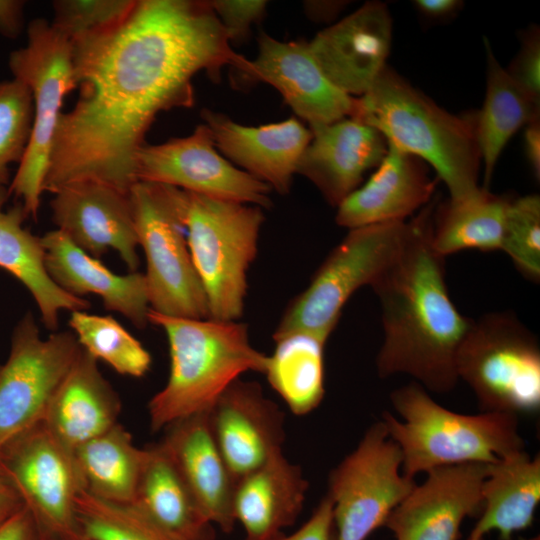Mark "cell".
<instances>
[{"mask_svg":"<svg viewBox=\"0 0 540 540\" xmlns=\"http://www.w3.org/2000/svg\"><path fill=\"white\" fill-rule=\"evenodd\" d=\"M79 97L61 114L43 192L95 181L129 193L135 159L156 116L194 105L193 77L224 66L242 74L210 1L136 0L116 27L72 44Z\"/></svg>","mask_w":540,"mask_h":540,"instance_id":"cell-1","label":"cell"},{"mask_svg":"<svg viewBox=\"0 0 540 540\" xmlns=\"http://www.w3.org/2000/svg\"><path fill=\"white\" fill-rule=\"evenodd\" d=\"M434 210L429 202L410 220L400 253L371 286L383 327L376 368L382 378L406 374L426 390L448 393L459 381L456 356L473 319L450 298L445 257L431 241Z\"/></svg>","mask_w":540,"mask_h":540,"instance_id":"cell-2","label":"cell"},{"mask_svg":"<svg viewBox=\"0 0 540 540\" xmlns=\"http://www.w3.org/2000/svg\"><path fill=\"white\" fill-rule=\"evenodd\" d=\"M350 118L375 128L388 144L432 166L449 198L479 187L475 115L449 113L389 66L364 95L355 97Z\"/></svg>","mask_w":540,"mask_h":540,"instance_id":"cell-3","label":"cell"},{"mask_svg":"<svg viewBox=\"0 0 540 540\" xmlns=\"http://www.w3.org/2000/svg\"><path fill=\"white\" fill-rule=\"evenodd\" d=\"M148 322L164 330L170 354L168 380L148 403L152 431L210 410L243 373L264 374L268 355L252 346L245 323L172 317L151 309Z\"/></svg>","mask_w":540,"mask_h":540,"instance_id":"cell-4","label":"cell"},{"mask_svg":"<svg viewBox=\"0 0 540 540\" xmlns=\"http://www.w3.org/2000/svg\"><path fill=\"white\" fill-rule=\"evenodd\" d=\"M390 402L397 416L384 412L381 420L400 450L403 473L412 479L433 468L492 464L525 450L514 414L454 412L416 382L393 390Z\"/></svg>","mask_w":540,"mask_h":540,"instance_id":"cell-5","label":"cell"},{"mask_svg":"<svg viewBox=\"0 0 540 540\" xmlns=\"http://www.w3.org/2000/svg\"><path fill=\"white\" fill-rule=\"evenodd\" d=\"M263 222L259 206L185 191L187 242L210 318L237 321L243 315Z\"/></svg>","mask_w":540,"mask_h":540,"instance_id":"cell-6","label":"cell"},{"mask_svg":"<svg viewBox=\"0 0 540 540\" xmlns=\"http://www.w3.org/2000/svg\"><path fill=\"white\" fill-rule=\"evenodd\" d=\"M150 309L172 317L210 318L205 291L189 250L184 223L185 191L136 182L129 192Z\"/></svg>","mask_w":540,"mask_h":540,"instance_id":"cell-7","label":"cell"},{"mask_svg":"<svg viewBox=\"0 0 540 540\" xmlns=\"http://www.w3.org/2000/svg\"><path fill=\"white\" fill-rule=\"evenodd\" d=\"M410 230V220L349 229L308 286L289 302L273 339L303 331L327 342L347 301L361 287L374 284L398 256Z\"/></svg>","mask_w":540,"mask_h":540,"instance_id":"cell-8","label":"cell"},{"mask_svg":"<svg viewBox=\"0 0 540 540\" xmlns=\"http://www.w3.org/2000/svg\"><path fill=\"white\" fill-rule=\"evenodd\" d=\"M456 373L482 412L518 416L540 409L539 344L510 312L473 320L457 352Z\"/></svg>","mask_w":540,"mask_h":540,"instance_id":"cell-9","label":"cell"},{"mask_svg":"<svg viewBox=\"0 0 540 540\" xmlns=\"http://www.w3.org/2000/svg\"><path fill=\"white\" fill-rule=\"evenodd\" d=\"M13 78L23 82L33 100L31 137L8 188L27 216L37 220L55 131L66 95L76 88L71 42L45 19L32 20L27 43L9 55Z\"/></svg>","mask_w":540,"mask_h":540,"instance_id":"cell-10","label":"cell"},{"mask_svg":"<svg viewBox=\"0 0 540 540\" xmlns=\"http://www.w3.org/2000/svg\"><path fill=\"white\" fill-rule=\"evenodd\" d=\"M415 484L403 473L400 450L382 420L373 423L329 474L334 540H366Z\"/></svg>","mask_w":540,"mask_h":540,"instance_id":"cell-11","label":"cell"},{"mask_svg":"<svg viewBox=\"0 0 540 540\" xmlns=\"http://www.w3.org/2000/svg\"><path fill=\"white\" fill-rule=\"evenodd\" d=\"M0 469L47 540H83L76 514L83 483L74 453L42 421L0 448Z\"/></svg>","mask_w":540,"mask_h":540,"instance_id":"cell-12","label":"cell"},{"mask_svg":"<svg viewBox=\"0 0 540 540\" xmlns=\"http://www.w3.org/2000/svg\"><path fill=\"white\" fill-rule=\"evenodd\" d=\"M81 348L75 334L68 331L43 339L31 312L19 321L9 356L0 365V448L43 420Z\"/></svg>","mask_w":540,"mask_h":540,"instance_id":"cell-13","label":"cell"},{"mask_svg":"<svg viewBox=\"0 0 540 540\" xmlns=\"http://www.w3.org/2000/svg\"><path fill=\"white\" fill-rule=\"evenodd\" d=\"M137 182L158 183L184 191L269 208L271 188L237 168L217 150L206 124L161 144H144L135 159Z\"/></svg>","mask_w":540,"mask_h":540,"instance_id":"cell-14","label":"cell"},{"mask_svg":"<svg viewBox=\"0 0 540 540\" xmlns=\"http://www.w3.org/2000/svg\"><path fill=\"white\" fill-rule=\"evenodd\" d=\"M488 465L463 463L427 471L384 526L395 540H458L463 521L482 507Z\"/></svg>","mask_w":540,"mask_h":540,"instance_id":"cell-15","label":"cell"},{"mask_svg":"<svg viewBox=\"0 0 540 540\" xmlns=\"http://www.w3.org/2000/svg\"><path fill=\"white\" fill-rule=\"evenodd\" d=\"M392 31L386 4L369 1L307 43L328 80L345 94L360 97L386 66Z\"/></svg>","mask_w":540,"mask_h":540,"instance_id":"cell-16","label":"cell"},{"mask_svg":"<svg viewBox=\"0 0 540 540\" xmlns=\"http://www.w3.org/2000/svg\"><path fill=\"white\" fill-rule=\"evenodd\" d=\"M50 202L52 220L76 246L99 259L109 249L136 272L139 246L129 193L95 181L67 184Z\"/></svg>","mask_w":540,"mask_h":540,"instance_id":"cell-17","label":"cell"},{"mask_svg":"<svg viewBox=\"0 0 540 540\" xmlns=\"http://www.w3.org/2000/svg\"><path fill=\"white\" fill-rule=\"evenodd\" d=\"M246 79L272 85L309 128L351 117L355 97L334 86L314 60L305 41H280L265 32Z\"/></svg>","mask_w":540,"mask_h":540,"instance_id":"cell-18","label":"cell"},{"mask_svg":"<svg viewBox=\"0 0 540 540\" xmlns=\"http://www.w3.org/2000/svg\"><path fill=\"white\" fill-rule=\"evenodd\" d=\"M217 446L237 483L282 452L284 417L252 381H234L209 410Z\"/></svg>","mask_w":540,"mask_h":540,"instance_id":"cell-19","label":"cell"},{"mask_svg":"<svg viewBox=\"0 0 540 540\" xmlns=\"http://www.w3.org/2000/svg\"><path fill=\"white\" fill-rule=\"evenodd\" d=\"M201 118L219 150L241 170L287 194L298 161L312 133L297 118L260 126H246L227 115L204 108Z\"/></svg>","mask_w":540,"mask_h":540,"instance_id":"cell-20","label":"cell"},{"mask_svg":"<svg viewBox=\"0 0 540 540\" xmlns=\"http://www.w3.org/2000/svg\"><path fill=\"white\" fill-rule=\"evenodd\" d=\"M309 129L312 139L296 173L310 180L326 201L337 207L358 188L365 172L380 164L388 143L375 128L350 117Z\"/></svg>","mask_w":540,"mask_h":540,"instance_id":"cell-21","label":"cell"},{"mask_svg":"<svg viewBox=\"0 0 540 540\" xmlns=\"http://www.w3.org/2000/svg\"><path fill=\"white\" fill-rule=\"evenodd\" d=\"M160 441L206 518L226 533L233 530L236 482L214 439L209 410L172 422Z\"/></svg>","mask_w":540,"mask_h":540,"instance_id":"cell-22","label":"cell"},{"mask_svg":"<svg viewBox=\"0 0 540 540\" xmlns=\"http://www.w3.org/2000/svg\"><path fill=\"white\" fill-rule=\"evenodd\" d=\"M436 180L418 157L388 144L377 170L338 206L336 223L353 229L405 219L431 202Z\"/></svg>","mask_w":540,"mask_h":540,"instance_id":"cell-23","label":"cell"},{"mask_svg":"<svg viewBox=\"0 0 540 540\" xmlns=\"http://www.w3.org/2000/svg\"><path fill=\"white\" fill-rule=\"evenodd\" d=\"M44 262L51 279L65 292L80 298L99 296L106 309L144 328L150 310L144 273L118 275L76 246L56 229L41 237Z\"/></svg>","mask_w":540,"mask_h":540,"instance_id":"cell-24","label":"cell"},{"mask_svg":"<svg viewBox=\"0 0 540 540\" xmlns=\"http://www.w3.org/2000/svg\"><path fill=\"white\" fill-rule=\"evenodd\" d=\"M97 363V359L81 348L54 392L42 420L73 452L118 423L120 398Z\"/></svg>","mask_w":540,"mask_h":540,"instance_id":"cell-25","label":"cell"},{"mask_svg":"<svg viewBox=\"0 0 540 540\" xmlns=\"http://www.w3.org/2000/svg\"><path fill=\"white\" fill-rule=\"evenodd\" d=\"M308 490L301 468L282 452L240 479L233 495V513L245 540H273L299 516Z\"/></svg>","mask_w":540,"mask_h":540,"instance_id":"cell-26","label":"cell"},{"mask_svg":"<svg viewBox=\"0 0 540 540\" xmlns=\"http://www.w3.org/2000/svg\"><path fill=\"white\" fill-rule=\"evenodd\" d=\"M8 188L0 187V268L18 279L30 292L41 320L49 330H56L61 311H86L90 303L61 289L49 276L44 262L41 237L24 227L28 217L23 206L5 208Z\"/></svg>","mask_w":540,"mask_h":540,"instance_id":"cell-27","label":"cell"},{"mask_svg":"<svg viewBox=\"0 0 540 540\" xmlns=\"http://www.w3.org/2000/svg\"><path fill=\"white\" fill-rule=\"evenodd\" d=\"M540 502V457L525 450L488 465L482 484V514L468 540L496 531L500 540L531 526Z\"/></svg>","mask_w":540,"mask_h":540,"instance_id":"cell-28","label":"cell"},{"mask_svg":"<svg viewBox=\"0 0 540 540\" xmlns=\"http://www.w3.org/2000/svg\"><path fill=\"white\" fill-rule=\"evenodd\" d=\"M132 504L177 540L215 539L214 525L200 509L160 442L145 448Z\"/></svg>","mask_w":540,"mask_h":540,"instance_id":"cell-29","label":"cell"},{"mask_svg":"<svg viewBox=\"0 0 540 540\" xmlns=\"http://www.w3.org/2000/svg\"><path fill=\"white\" fill-rule=\"evenodd\" d=\"M510 200L479 186L439 204L431 235L434 250L442 257L466 249L501 250Z\"/></svg>","mask_w":540,"mask_h":540,"instance_id":"cell-30","label":"cell"},{"mask_svg":"<svg viewBox=\"0 0 540 540\" xmlns=\"http://www.w3.org/2000/svg\"><path fill=\"white\" fill-rule=\"evenodd\" d=\"M487 56L486 94L475 115V134L484 165V188L510 138L524 125L539 117V103L509 75L494 56L485 38Z\"/></svg>","mask_w":540,"mask_h":540,"instance_id":"cell-31","label":"cell"},{"mask_svg":"<svg viewBox=\"0 0 540 540\" xmlns=\"http://www.w3.org/2000/svg\"><path fill=\"white\" fill-rule=\"evenodd\" d=\"M83 489L117 504H132L142 473L145 448L119 423L74 450Z\"/></svg>","mask_w":540,"mask_h":540,"instance_id":"cell-32","label":"cell"},{"mask_svg":"<svg viewBox=\"0 0 540 540\" xmlns=\"http://www.w3.org/2000/svg\"><path fill=\"white\" fill-rule=\"evenodd\" d=\"M275 348L267 357L264 374L290 411L304 416L323 400L324 347L326 341L296 331L274 338Z\"/></svg>","mask_w":540,"mask_h":540,"instance_id":"cell-33","label":"cell"},{"mask_svg":"<svg viewBox=\"0 0 540 540\" xmlns=\"http://www.w3.org/2000/svg\"><path fill=\"white\" fill-rule=\"evenodd\" d=\"M69 325L84 350L119 374L140 378L149 371L150 353L111 316L73 311Z\"/></svg>","mask_w":540,"mask_h":540,"instance_id":"cell-34","label":"cell"},{"mask_svg":"<svg viewBox=\"0 0 540 540\" xmlns=\"http://www.w3.org/2000/svg\"><path fill=\"white\" fill-rule=\"evenodd\" d=\"M76 514L83 540H177L135 505L104 501L84 489Z\"/></svg>","mask_w":540,"mask_h":540,"instance_id":"cell-35","label":"cell"},{"mask_svg":"<svg viewBox=\"0 0 540 540\" xmlns=\"http://www.w3.org/2000/svg\"><path fill=\"white\" fill-rule=\"evenodd\" d=\"M33 100L29 88L13 78L0 82V187L9 182V166L20 163L33 127Z\"/></svg>","mask_w":540,"mask_h":540,"instance_id":"cell-36","label":"cell"},{"mask_svg":"<svg viewBox=\"0 0 540 540\" xmlns=\"http://www.w3.org/2000/svg\"><path fill=\"white\" fill-rule=\"evenodd\" d=\"M501 250L528 280L540 279V197L525 195L510 200Z\"/></svg>","mask_w":540,"mask_h":540,"instance_id":"cell-37","label":"cell"},{"mask_svg":"<svg viewBox=\"0 0 540 540\" xmlns=\"http://www.w3.org/2000/svg\"><path fill=\"white\" fill-rule=\"evenodd\" d=\"M136 0H55L51 25L71 44L107 32L132 11Z\"/></svg>","mask_w":540,"mask_h":540,"instance_id":"cell-38","label":"cell"},{"mask_svg":"<svg viewBox=\"0 0 540 540\" xmlns=\"http://www.w3.org/2000/svg\"><path fill=\"white\" fill-rule=\"evenodd\" d=\"M211 7L225 29L229 40L244 39L251 26L265 13L267 1L214 0Z\"/></svg>","mask_w":540,"mask_h":540,"instance_id":"cell-39","label":"cell"},{"mask_svg":"<svg viewBox=\"0 0 540 540\" xmlns=\"http://www.w3.org/2000/svg\"><path fill=\"white\" fill-rule=\"evenodd\" d=\"M506 70L533 100L540 102V40L537 27L523 35L520 51Z\"/></svg>","mask_w":540,"mask_h":540,"instance_id":"cell-40","label":"cell"},{"mask_svg":"<svg viewBox=\"0 0 540 540\" xmlns=\"http://www.w3.org/2000/svg\"><path fill=\"white\" fill-rule=\"evenodd\" d=\"M332 502L326 494L310 518L294 533L273 540H334Z\"/></svg>","mask_w":540,"mask_h":540,"instance_id":"cell-41","label":"cell"},{"mask_svg":"<svg viewBox=\"0 0 540 540\" xmlns=\"http://www.w3.org/2000/svg\"><path fill=\"white\" fill-rule=\"evenodd\" d=\"M0 540H47L24 506L0 527Z\"/></svg>","mask_w":540,"mask_h":540,"instance_id":"cell-42","label":"cell"},{"mask_svg":"<svg viewBox=\"0 0 540 540\" xmlns=\"http://www.w3.org/2000/svg\"><path fill=\"white\" fill-rule=\"evenodd\" d=\"M25 2L21 0H0V34L16 38L23 29Z\"/></svg>","mask_w":540,"mask_h":540,"instance_id":"cell-43","label":"cell"},{"mask_svg":"<svg viewBox=\"0 0 540 540\" xmlns=\"http://www.w3.org/2000/svg\"><path fill=\"white\" fill-rule=\"evenodd\" d=\"M23 507L18 491L0 469V527Z\"/></svg>","mask_w":540,"mask_h":540,"instance_id":"cell-44","label":"cell"},{"mask_svg":"<svg viewBox=\"0 0 540 540\" xmlns=\"http://www.w3.org/2000/svg\"><path fill=\"white\" fill-rule=\"evenodd\" d=\"M524 148L526 157L535 177L540 175V122L539 117L526 125L524 133Z\"/></svg>","mask_w":540,"mask_h":540,"instance_id":"cell-45","label":"cell"},{"mask_svg":"<svg viewBox=\"0 0 540 540\" xmlns=\"http://www.w3.org/2000/svg\"><path fill=\"white\" fill-rule=\"evenodd\" d=\"M463 2L458 0H416L414 5L426 17L442 19L454 14Z\"/></svg>","mask_w":540,"mask_h":540,"instance_id":"cell-46","label":"cell"},{"mask_svg":"<svg viewBox=\"0 0 540 540\" xmlns=\"http://www.w3.org/2000/svg\"><path fill=\"white\" fill-rule=\"evenodd\" d=\"M305 3L306 13L317 21H326L335 17L344 7L343 2L335 1H309Z\"/></svg>","mask_w":540,"mask_h":540,"instance_id":"cell-47","label":"cell"},{"mask_svg":"<svg viewBox=\"0 0 540 540\" xmlns=\"http://www.w3.org/2000/svg\"><path fill=\"white\" fill-rule=\"evenodd\" d=\"M519 540H540V537L539 536H534V537H530V538L519 537Z\"/></svg>","mask_w":540,"mask_h":540,"instance_id":"cell-48","label":"cell"},{"mask_svg":"<svg viewBox=\"0 0 540 540\" xmlns=\"http://www.w3.org/2000/svg\"><path fill=\"white\" fill-rule=\"evenodd\" d=\"M481 540H484V539H481Z\"/></svg>","mask_w":540,"mask_h":540,"instance_id":"cell-49","label":"cell"}]
</instances>
